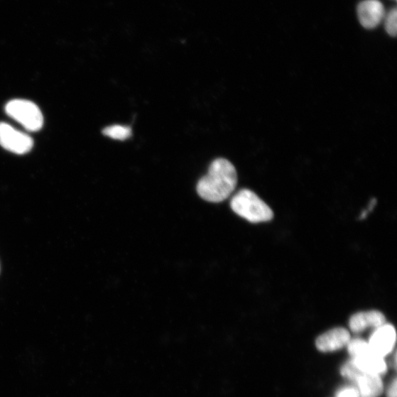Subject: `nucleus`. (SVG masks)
Instances as JSON below:
<instances>
[{"label": "nucleus", "mask_w": 397, "mask_h": 397, "mask_svg": "<svg viewBox=\"0 0 397 397\" xmlns=\"http://www.w3.org/2000/svg\"><path fill=\"white\" fill-rule=\"evenodd\" d=\"M361 372L353 364L352 361L346 364L341 369V374L343 377L353 382L358 379Z\"/></svg>", "instance_id": "12"}, {"label": "nucleus", "mask_w": 397, "mask_h": 397, "mask_svg": "<svg viewBox=\"0 0 397 397\" xmlns=\"http://www.w3.org/2000/svg\"><path fill=\"white\" fill-rule=\"evenodd\" d=\"M360 396L362 397H378L384 390V385L380 375L361 372L355 380Z\"/></svg>", "instance_id": "10"}, {"label": "nucleus", "mask_w": 397, "mask_h": 397, "mask_svg": "<svg viewBox=\"0 0 397 397\" xmlns=\"http://www.w3.org/2000/svg\"><path fill=\"white\" fill-rule=\"evenodd\" d=\"M102 134L115 140L124 141L132 136V129L124 125L114 124L104 129Z\"/></svg>", "instance_id": "11"}, {"label": "nucleus", "mask_w": 397, "mask_h": 397, "mask_svg": "<svg viewBox=\"0 0 397 397\" xmlns=\"http://www.w3.org/2000/svg\"><path fill=\"white\" fill-rule=\"evenodd\" d=\"M350 340L349 332L345 328L337 327L322 334L317 339L316 345L321 352H333L343 348Z\"/></svg>", "instance_id": "7"}, {"label": "nucleus", "mask_w": 397, "mask_h": 397, "mask_svg": "<svg viewBox=\"0 0 397 397\" xmlns=\"http://www.w3.org/2000/svg\"><path fill=\"white\" fill-rule=\"evenodd\" d=\"M361 24L366 29L377 27L384 16V8L379 0H365L358 7Z\"/></svg>", "instance_id": "6"}, {"label": "nucleus", "mask_w": 397, "mask_h": 397, "mask_svg": "<svg viewBox=\"0 0 397 397\" xmlns=\"http://www.w3.org/2000/svg\"><path fill=\"white\" fill-rule=\"evenodd\" d=\"M6 112L31 132H36L43 127L44 117L36 104L26 99H13L6 107Z\"/></svg>", "instance_id": "3"}, {"label": "nucleus", "mask_w": 397, "mask_h": 397, "mask_svg": "<svg viewBox=\"0 0 397 397\" xmlns=\"http://www.w3.org/2000/svg\"><path fill=\"white\" fill-rule=\"evenodd\" d=\"M0 145L11 153L24 155L33 148V141L31 136L14 129L9 124L0 122Z\"/></svg>", "instance_id": "4"}, {"label": "nucleus", "mask_w": 397, "mask_h": 397, "mask_svg": "<svg viewBox=\"0 0 397 397\" xmlns=\"http://www.w3.org/2000/svg\"><path fill=\"white\" fill-rule=\"evenodd\" d=\"M238 183L234 164L224 158L213 161L207 174L197 184L198 195L211 202H221L232 195Z\"/></svg>", "instance_id": "1"}, {"label": "nucleus", "mask_w": 397, "mask_h": 397, "mask_svg": "<svg viewBox=\"0 0 397 397\" xmlns=\"http://www.w3.org/2000/svg\"><path fill=\"white\" fill-rule=\"evenodd\" d=\"M396 339V330L390 324L375 329L368 343L371 350L380 357H385L393 349Z\"/></svg>", "instance_id": "5"}, {"label": "nucleus", "mask_w": 397, "mask_h": 397, "mask_svg": "<svg viewBox=\"0 0 397 397\" xmlns=\"http://www.w3.org/2000/svg\"><path fill=\"white\" fill-rule=\"evenodd\" d=\"M352 362L364 373L381 375L387 371L384 358L375 354L370 348L358 357L352 358Z\"/></svg>", "instance_id": "9"}, {"label": "nucleus", "mask_w": 397, "mask_h": 397, "mask_svg": "<svg viewBox=\"0 0 397 397\" xmlns=\"http://www.w3.org/2000/svg\"><path fill=\"white\" fill-rule=\"evenodd\" d=\"M396 17V9H393L388 13L386 18V30L387 33L393 37L396 36L397 32Z\"/></svg>", "instance_id": "13"}, {"label": "nucleus", "mask_w": 397, "mask_h": 397, "mask_svg": "<svg viewBox=\"0 0 397 397\" xmlns=\"http://www.w3.org/2000/svg\"><path fill=\"white\" fill-rule=\"evenodd\" d=\"M388 397H396V380L395 379L391 385L388 391Z\"/></svg>", "instance_id": "15"}, {"label": "nucleus", "mask_w": 397, "mask_h": 397, "mask_svg": "<svg viewBox=\"0 0 397 397\" xmlns=\"http://www.w3.org/2000/svg\"><path fill=\"white\" fill-rule=\"evenodd\" d=\"M231 206L236 214L252 223L269 222L274 217L273 210L263 200L246 189L233 197Z\"/></svg>", "instance_id": "2"}, {"label": "nucleus", "mask_w": 397, "mask_h": 397, "mask_svg": "<svg viewBox=\"0 0 397 397\" xmlns=\"http://www.w3.org/2000/svg\"><path fill=\"white\" fill-rule=\"evenodd\" d=\"M337 397H360V393L357 388H345L337 393Z\"/></svg>", "instance_id": "14"}, {"label": "nucleus", "mask_w": 397, "mask_h": 397, "mask_svg": "<svg viewBox=\"0 0 397 397\" xmlns=\"http://www.w3.org/2000/svg\"><path fill=\"white\" fill-rule=\"evenodd\" d=\"M386 324L384 313L379 310H369L355 313L349 320L350 330L359 333L372 327L377 329Z\"/></svg>", "instance_id": "8"}]
</instances>
